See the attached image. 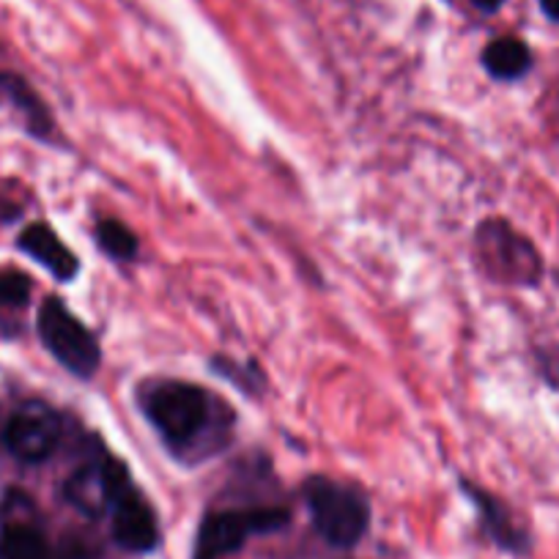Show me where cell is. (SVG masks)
<instances>
[{
  "label": "cell",
  "mask_w": 559,
  "mask_h": 559,
  "mask_svg": "<svg viewBox=\"0 0 559 559\" xmlns=\"http://www.w3.org/2000/svg\"><path fill=\"white\" fill-rule=\"evenodd\" d=\"M302 497L316 532L330 546L352 548L362 540L370 526V504L357 488L326 475H313L305 480Z\"/></svg>",
  "instance_id": "2"
},
{
  "label": "cell",
  "mask_w": 559,
  "mask_h": 559,
  "mask_svg": "<svg viewBox=\"0 0 559 559\" xmlns=\"http://www.w3.org/2000/svg\"><path fill=\"white\" fill-rule=\"evenodd\" d=\"M543 12H546L548 20H554V23H559V0H540Z\"/></svg>",
  "instance_id": "18"
},
{
  "label": "cell",
  "mask_w": 559,
  "mask_h": 559,
  "mask_svg": "<svg viewBox=\"0 0 559 559\" xmlns=\"http://www.w3.org/2000/svg\"><path fill=\"white\" fill-rule=\"evenodd\" d=\"M502 3H504V0H475V7L480 9V12H497Z\"/></svg>",
  "instance_id": "19"
},
{
  "label": "cell",
  "mask_w": 559,
  "mask_h": 559,
  "mask_svg": "<svg viewBox=\"0 0 559 559\" xmlns=\"http://www.w3.org/2000/svg\"><path fill=\"white\" fill-rule=\"evenodd\" d=\"M138 406L174 459L201 464L234 439V408L206 386L185 379L140 384Z\"/></svg>",
  "instance_id": "1"
},
{
  "label": "cell",
  "mask_w": 559,
  "mask_h": 559,
  "mask_svg": "<svg viewBox=\"0 0 559 559\" xmlns=\"http://www.w3.org/2000/svg\"><path fill=\"white\" fill-rule=\"evenodd\" d=\"M34 280L20 269H0V310H17L31 302Z\"/></svg>",
  "instance_id": "15"
},
{
  "label": "cell",
  "mask_w": 559,
  "mask_h": 559,
  "mask_svg": "<svg viewBox=\"0 0 559 559\" xmlns=\"http://www.w3.org/2000/svg\"><path fill=\"white\" fill-rule=\"evenodd\" d=\"M292 524V510L280 504H252L209 513L198 526L192 559H223L245 548L250 537L272 535Z\"/></svg>",
  "instance_id": "4"
},
{
  "label": "cell",
  "mask_w": 559,
  "mask_h": 559,
  "mask_svg": "<svg viewBox=\"0 0 559 559\" xmlns=\"http://www.w3.org/2000/svg\"><path fill=\"white\" fill-rule=\"evenodd\" d=\"M0 559H52V546L45 530L31 513L28 497L9 493L0 526Z\"/></svg>",
  "instance_id": "8"
},
{
  "label": "cell",
  "mask_w": 559,
  "mask_h": 559,
  "mask_svg": "<svg viewBox=\"0 0 559 559\" xmlns=\"http://www.w3.org/2000/svg\"><path fill=\"white\" fill-rule=\"evenodd\" d=\"M477 263L488 277L510 286H537L543 261L535 245L504 219H483L475 230Z\"/></svg>",
  "instance_id": "5"
},
{
  "label": "cell",
  "mask_w": 559,
  "mask_h": 559,
  "mask_svg": "<svg viewBox=\"0 0 559 559\" xmlns=\"http://www.w3.org/2000/svg\"><path fill=\"white\" fill-rule=\"evenodd\" d=\"M110 535L121 548L132 554H148L159 546V519L154 504L140 488H132L110 513Z\"/></svg>",
  "instance_id": "9"
},
{
  "label": "cell",
  "mask_w": 559,
  "mask_h": 559,
  "mask_svg": "<svg viewBox=\"0 0 559 559\" xmlns=\"http://www.w3.org/2000/svg\"><path fill=\"white\" fill-rule=\"evenodd\" d=\"M134 486L129 466L110 453L99 439L85 450L78 469L63 483V499L88 519H110L112 508L127 497Z\"/></svg>",
  "instance_id": "3"
},
{
  "label": "cell",
  "mask_w": 559,
  "mask_h": 559,
  "mask_svg": "<svg viewBox=\"0 0 559 559\" xmlns=\"http://www.w3.org/2000/svg\"><path fill=\"white\" fill-rule=\"evenodd\" d=\"M63 439V417L56 406L39 397L17 403L3 423L0 442L17 464L39 466L56 455Z\"/></svg>",
  "instance_id": "7"
},
{
  "label": "cell",
  "mask_w": 559,
  "mask_h": 559,
  "mask_svg": "<svg viewBox=\"0 0 559 559\" xmlns=\"http://www.w3.org/2000/svg\"><path fill=\"white\" fill-rule=\"evenodd\" d=\"M39 341L61 368L78 379H94L102 365V348L94 332L58 297H47L36 316Z\"/></svg>",
  "instance_id": "6"
},
{
  "label": "cell",
  "mask_w": 559,
  "mask_h": 559,
  "mask_svg": "<svg viewBox=\"0 0 559 559\" xmlns=\"http://www.w3.org/2000/svg\"><path fill=\"white\" fill-rule=\"evenodd\" d=\"M483 67L491 74L493 80H521L532 69V52L515 36H502V39L488 41L486 50H483Z\"/></svg>",
  "instance_id": "13"
},
{
  "label": "cell",
  "mask_w": 559,
  "mask_h": 559,
  "mask_svg": "<svg viewBox=\"0 0 559 559\" xmlns=\"http://www.w3.org/2000/svg\"><path fill=\"white\" fill-rule=\"evenodd\" d=\"M461 491L472 499V504L477 508V515H480V526L493 543H497L502 551L510 554H526L530 551L532 540L530 532L515 521V515L510 513L508 504L499 497L488 493L486 488L475 486L469 480H461Z\"/></svg>",
  "instance_id": "10"
},
{
  "label": "cell",
  "mask_w": 559,
  "mask_h": 559,
  "mask_svg": "<svg viewBox=\"0 0 559 559\" xmlns=\"http://www.w3.org/2000/svg\"><path fill=\"white\" fill-rule=\"evenodd\" d=\"M20 252L39 263L41 269L52 274L61 283H72L80 274V258L69 250L67 241L56 234L47 223H31L17 236Z\"/></svg>",
  "instance_id": "11"
},
{
  "label": "cell",
  "mask_w": 559,
  "mask_h": 559,
  "mask_svg": "<svg viewBox=\"0 0 559 559\" xmlns=\"http://www.w3.org/2000/svg\"><path fill=\"white\" fill-rule=\"evenodd\" d=\"M94 239L99 250H105L112 261H134L140 252V241L121 219L105 217L96 223Z\"/></svg>",
  "instance_id": "14"
},
{
  "label": "cell",
  "mask_w": 559,
  "mask_h": 559,
  "mask_svg": "<svg viewBox=\"0 0 559 559\" xmlns=\"http://www.w3.org/2000/svg\"><path fill=\"white\" fill-rule=\"evenodd\" d=\"M0 107L17 112L36 140H50L56 132V121L45 99L31 88L28 80L14 72H3V69H0Z\"/></svg>",
  "instance_id": "12"
},
{
  "label": "cell",
  "mask_w": 559,
  "mask_h": 559,
  "mask_svg": "<svg viewBox=\"0 0 559 559\" xmlns=\"http://www.w3.org/2000/svg\"><path fill=\"white\" fill-rule=\"evenodd\" d=\"M61 559H94L83 546H67L61 551Z\"/></svg>",
  "instance_id": "17"
},
{
  "label": "cell",
  "mask_w": 559,
  "mask_h": 559,
  "mask_svg": "<svg viewBox=\"0 0 559 559\" xmlns=\"http://www.w3.org/2000/svg\"><path fill=\"white\" fill-rule=\"evenodd\" d=\"M212 370L214 373L223 376L225 381H230V384H239L241 390L250 392V395L261 392V386H263V373H261V368H255V365H241V362H236V359H228V357H214Z\"/></svg>",
  "instance_id": "16"
}]
</instances>
